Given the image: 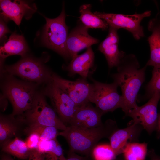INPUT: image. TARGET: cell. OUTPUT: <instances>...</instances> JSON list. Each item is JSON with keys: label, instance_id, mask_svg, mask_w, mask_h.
I'll list each match as a JSON object with an SVG mask.
<instances>
[{"label": "cell", "instance_id": "6da1fadb", "mask_svg": "<svg viewBox=\"0 0 160 160\" xmlns=\"http://www.w3.org/2000/svg\"><path fill=\"white\" fill-rule=\"evenodd\" d=\"M146 65L142 68L136 56L125 55L117 67V72L113 74V82L121 88L124 103L122 108L126 115L137 106V97L140 89L145 80Z\"/></svg>", "mask_w": 160, "mask_h": 160}, {"label": "cell", "instance_id": "7a4b0ae2", "mask_svg": "<svg viewBox=\"0 0 160 160\" xmlns=\"http://www.w3.org/2000/svg\"><path fill=\"white\" fill-rule=\"evenodd\" d=\"M116 122L108 119L101 125L87 128L68 125L59 135L67 140L69 151L88 156L98 142L102 139L108 138L117 129Z\"/></svg>", "mask_w": 160, "mask_h": 160}, {"label": "cell", "instance_id": "3957f363", "mask_svg": "<svg viewBox=\"0 0 160 160\" xmlns=\"http://www.w3.org/2000/svg\"><path fill=\"white\" fill-rule=\"evenodd\" d=\"M7 77L2 86L3 94L12 104L11 114L21 115L31 107L38 93L36 85L18 80L10 75Z\"/></svg>", "mask_w": 160, "mask_h": 160}, {"label": "cell", "instance_id": "277c9868", "mask_svg": "<svg viewBox=\"0 0 160 160\" xmlns=\"http://www.w3.org/2000/svg\"><path fill=\"white\" fill-rule=\"evenodd\" d=\"M17 117L26 127L51 126L63 131L67 127L48 104L44 95L39 92L31 108Z\"/></svg>", "mask_w": 160, "mask_h": 160}, {"label": "cell", "instance_id": "5b68a950", "mask_svg": "<svg viewBox=\"0 0 160 160\" xmlns=\"http://www.w3.org/2000/svg\"><path fill=\"white\" fill-rule=\"evenodd\" d=\"M66 15L64 5L60 15L56 18L45 17V25L42 39L47 47L55 51L63 57L70 58L66 49L68 36V28L65 23Z\"/></svg>", "mask_w": 160, "mask_h": 160}, {"label": "cell", "instance_id": "8992f818", "mask_svg": "<svg viewBox=\"0 0 160 160\" xmlns=\"http://www.w3.org/2000/svg\"><path fill=\"white\" fill-rule=\"evenodd\" d=\"M3 71L38 84L50 82L53 73L39 60L25 56L16 63L5 66Z\"/></svg>", "mask_w": 160, "mask_h": 160}, {"label": "cell", "instance_id": "52a82bcc", "mask_svg": "<svg viewBox=\"0 0 160 160\" xmlns=\"http://www.w3.org/2000/svg\"><path fill=\"white\" fill-rule=\"evenodd\" d=\"M90 78L94 87L90 103H95L103 114L113 112L118 108H122L123 98L117 92L118 86L116 83H104Z\"/></svg>", "mask_w": 160, "mask_h": 160}, {"label": "cell", "instance_id": "ba28073f", "mask_svg": "<svg viewBox=\"0 0 160 160\" xmlns=\"http://www.w3.org/2000/svg\"><path fill=\"white\" fill-rule=\"evenodd\" d=\"M94 13L105 20L109 27L124 29L130 32L134 38L139 40L144 36L143 29L140 23L143 18L149 16L150 11H146L140 14L126 15L101 12L96 11Z\"/></svg>", "mask_w": 160, "mask_h": 160}, {"label": "cell", "instance_id": "9c48e42d", "mask_svg": "<svg viewBox=\"0 0 160 160\" xmlns=\"http://www.w3.org/2000/svg\"><path fill=\"white\" fill-rule=\"evenodd\" d=\"M44 93L49 98L54 110L67 126L79 107L52 80L47 84Z\"/></svg>", "mask_w": 160, "mask_h": 160}, {"label": "cell", "instance_id": "30bf717a", "mask_svg": "<svg viewBox=\"0 0 160 160\" xmlns=\"http://www.w3.org/2000/svg\"><path fill=\"white\" fill-rule=\"evenodd\" d=\"M52 81L65 92L79 107L90 102L93 90V84L79 78L75 81L65 79L53 73Z\"/></svg>", "mask_w": 160, "mask_h": 160}, {"label": "cell", "instance_id": "8fae6325", "mask_svg": "<svg viewBox=\"0 0 160 160\" xmlns=\"http://www.w3.org/2000/svg\"><path fill=\"white\" fill-rule=\"evenodd\" d=\"M160 99V92L154 94L143 105L130 110L126 115L132 118L133 123L141 125L151 135L157 130L158 118L157 107Z\"/></svg>", "mask_w": 160, "mask_h": 160}, {"label": "cell", "instance_id": "7c38bea8", "mask_svg": "<svg viewBox=\"0 0 160 160\" xmlns=\"http://www.w3.org/2000/svg\"><path fill=\"white\" fill-rule=\"evenodd\" d=\"M88 28L83 24L73 28L68 34L66 42V49L71 59L78 53L85 48H88L99 42V40L90 35Z\"/></svg>", "mask_w": 160, "mask_h": 160}, {"label": "cell", "instance_id": "4fadbf2b", "mask_svg": "<svg viewBox=\"0 0 160 160\" xmlns=\"http://www.w3.org/2000/svg\"><path fill=\"white\" fill-rule=\"evenodd\" d=\"M143 129L140 125L133 123L126 128L114 131L109 139L110 145L116 156L123 153L129 144L137 142Z\"/></svg>", "mask_w": 160, "mask_h": 160}, {"label": "cell", "instance_id": "5bb4252c", "mask_svg": "<svg viewBox=\"0 0 160 160\" xmlns=\"http://www.w3.org/2000/svg\"><path fill=\"white\" fill-rule=\"evenodd\" d=\"M118 29L109 27L106 38L100 44L98 49L105 56L109 68L117 67L125 55V52L118 48L119 40Z\"/></svg>", "mask_w": 160, "mask_h": 160}, {"label": "cell", "instance_id": "9a60e30c", "mask_svg": "<svg viewBox=\"0 0 160 160\" xmlns=\"http://www.w3.org/2000/svg\"><path fill=\"white\" fill-rule=\"evenodd\" d=\"M103 112L90 102L79 107L71 120L69 124L73 126L90 128L99 126L103 123Z\"/></svg>", "mask_w": 160, "mask_h": 160}, {"label": "cell", "instance_id": "2e32d148", "mask_svg": "<svg viewBox=\"0 0 160 160\" xmlns=\"http://www.w3.org/2000/svg\"><path fill=\"white\" fill-rule=\"evenodd\" d=\"M94 57V53L91 47H88L85 52L71 59L66 68L69 75L73 76L78 74L85 79L91 77L95 70Z\"/></svg>", "mask_w": 160, "mask_h": 160}, {"label": "cell", "instance_id": "e0dca14e", "mask_svg": "<svg viewBox=\"0 0 160 160\" xmlns=\"http://www.w3.org/2000/svg\"><path fill=\"white\" fill-rule=\"evenodd\" d=\"M1 18L5 21H13L19 25L23 17L29 12L32 11L31 6L21 0H0Z\"/></svg>", "mask_w": 160, "mask_h": 160}, {"label": "cell", "instance_id": "ac0fdd59", "mask_svg": "<svg viewBox=\"0 0 160 160\" xmlns=\"http://www.w3.org/2000/svg\"><path fill=\"white\" fill-rule=\"evenodd\" d=\"M148 28L152 33L147 39L150 50V58L146 65L154 67L160 65V12L150 20Z\"/></svg>", "mask_w": 160, "mask_h": 160}, {"label": "cell", "instance_id": "d6986e66", "mask_svg": "<svg viewBox=\"0 0 160 160\" xmlns=\"http://www.w3.org/2000/svg\"><path fill=\"white\" fill-rule=\"evenodd\" d=\"M28 48L24 36L14 33L0 48L1 60L7 57L18 55L22 57L25 56Z\"/></svg>", "mask_w": 160, "mask_h": 160}, {"label": "cell", "instance_id": "ffe728a7", "mask_svg": "<svg viewBox=\"0 0 160 160\" xmlns=\"http://www.w3.org/2000/svg\"><path fill=\"white\" fill-rule=\"evenodd\" d=\"M22 124L17 117L11 114H1L0 116V143L2 145L7 141L17 135Z\"/></svg>", "mask_w": 160, "mask_h": 160}, {"label": "cell", "instance_id": "44dd1931", "mask_svg": "<svg viewBox=\"0 0 160 160\" xmlns=\"http://www.w3.org/2000/svg\"><path fill=\"white\" fill-rule=\"evenodd\" d=\"M1 146L2 151L22 159L28 158L31 151L27 147L25 141L18 137L7 141Z\"/></svg>", "mask_w": 160, "mask_h": 160}, {"label": "cell", "instance_id": "7402d4cb", "mask_svg": "<svg viewBox=\"0 0 160 160\" xmlns=\"http://www.w3.org/2000/svg\"><path fill=\"white\" fill-rule=\"evenodd\" d=\"M90 4H84L80 6L79 18L82 24L87 28L106 30L109 26L104 20L92 12Z\"/></svg>", "mask_w": 160, "mask_h": 160}, {"label": "cell", "instance_id": "603a6c76", "mask_svg": "<svg viewBox=\"0 0 160 160\" xmlns=\"http://www.w3.org/2000/svg\"><path fill=\"white\" fill-rule=\"evenodd\" d=\"M44 155L46 160H66L63 149L57 139L40 141L38 149Z\"/></svg>", "mask_w": 160, "mask_h": 160}, {"label": "cell", "instance_id": "cb8c5ba5", "mask_svg": "<svg viewBox=\"0 0 160 160\" xmlns=\"http://www.w3.org/2000/svg\"><path fill=\"white\" fill-rule=\"evenodd\" d=\"M147 144L136 142L129 144L123 153L125 160H144L147 152Z\"/></svg>", "mask_w": 160, "mask_h": 160}, {"label": "cell", "instance_id": "d4e9b609", "mask_svg": "<svg viewBox=\"0 0 160 160\" xmlns=\"http://www.w3.org/2000/svg\"><path fill=\"white\" fill-rule=\"evenodd\" d=\"M58 129L51 126H41L26 127L24 130L26 134L35 133L39 136L40 141H48L56 139L59 135Z\"/></svg>", "mask_w": 160, "mask_h": 160}, {"label": "cell", "instance_id": "484cf974", "mask_svg": "<svg viewBox=\"0 0 160 160\" xmlns=\"http://www.w3.org/2000/svg\"><path fill=\"white\" fill-rule=\"evenodd\" d=\"M145 97L150 98L155 93L160 92V65L153 67L151 79L145 87Z\"/></svg>", "mask_w": 160, "mask_h": 160}, {"label": "cell", "instance_id": "4316f807", "mask_svg": "<svg viewBox=\"0 0 160 160\" xmlns=\"http://www.w3.org/2000/svg\"><path fill=\"white\" fill-rule=\"evenodd\" d=\"M91 153L94 160H114L116 156L111 146L106 144L96 145Z\"/></svg>", "mask_w": 160, "mask_h": 160}, {"label": "cell", "instance_id": "83f0119b", "mask_svg": "<svg viewBox=\"0 0 160 160\" xmlns=\"http://www.w3.org/2000/svg\"><path fill=\"white\" fill-rule=\"evenodd\" d=\"M28 135V137L25 141L27 147L31 150L38 149L40 142L39 136L35 133Z\"/></svg>", "mask_w": 160, "mask_h": 160}, {"label": "cell", "instance_id": "f1b7e54d", "mask_svg": "<svg viewBox=\"0 0 160 160\" xmlns=\"http://www.w3.org/2000/svg\"><path fill=\"white\" fill-rule=\"evenodd\" d=\"M28 160H45L44 154L38 149L31 150Z\"/></svg>", "mask_w": 160, "mask_h": 160}, {"label": "cell", "instance_id": "f546056e", "mask_svg": "<svg viewBox=\"0 0 160 160\" xmlns=\"http://www.w3.org/2000/svg\"><path fill=\"white\" fill-rule=\"evenodd\" d=\"M9 30L4 20L1 18L0 23V37L1 40L5 35L7 33H9Z\"/></svg>", "mask_w": 160, "mask_h": 160}, {"label": "cell", "instance_id": "4dcf8cb0", "mask_svg": "<svg viewBox=\"0 0 160 160\" xmlns=\"http://www.w3.org/2000/svg\"><path fill=\"white\" fill-rule=\"evenodd\" d=\"M87 157H83L76 153L69 151L68 158L66 160H87Z\"/></svg>", "mask_w": 160, "mask_h": 160}, {"label": "cell", "instance_id": "1f68e13d", "mask_svg": "<svg viewBox=\"0 0 160 160\" xmlns=\"http://www.w3.org/2000/svg\"><path fill=\"white\" fill-rule=\"evenodd\" d=\"M0 160H14L11 156L6 154H2Z\"/></svg>", "mask_w": 160, "mask_h": 160}, {"label": "cell", "instance_id": "d6a6232c", "mask_svg": "<svg viewBox=\"0 0 160 160\" xmlns=\"http://www.w3.org/2000/svg\"><path fill=\"white\" fill-rule=\"evenodd\" d=\"M157 130L160 132V113L158 115Z\"/></svg>", "mask_w": 160, "mask_h": 160}, {"label": "cell", "instance_id": "836d02e7", "mask_svg": "<svg viewBox=\"0 0 160 160\" xmlns=\"http://www.w3.org/2000/svg\"><path fill=\"white\" fill-rule=\"evenodd\" d=\"M151 160H160V158L156 155H151Z\"/></svg>", "mask_w": 160, "mask_h": 160}]
</instances>
